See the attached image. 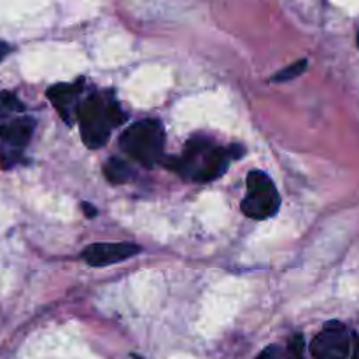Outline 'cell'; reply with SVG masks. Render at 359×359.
I'll return each mask as SVG.
<instances>
[{"instance_id": "obj_1", "label": "cell", "mask_w": 359, "mask_h": 359, "mask_svg": "<svg viewBox=\"0 0 359 359\" xmlns=\"http://www.w3.org/2000/svg\"><path fill=\"white\" fill-rule=\"evenodd\" d=\"M230 160L228 149L214 146L203 137H193L186 144L184 154L181 158H168L165 167L196 182H210L226 172Z\"/></svg>"}, {"instance_id": "obj_14", "label": "cell", "mask_w": 359, "mask_h": 359, "mask_svg": "<svg viewBox=\"0 0 359 359\" xmlns=\"http://www.w3.org/2000/svg\"><path fill=\"white\" fill-rule=\"evenodd\" d=\"M81 209H83L84 216H86V217H95V216H97V209H95V207L91 205V203L83 202V203H81Z\"/></svg>"}, {"instance_id": "obj_8", "label": "cell", "mask_w": 359, "mask_h": 359, "mask_svg": "<svg viewBox=\"0 0 359 359\" xmlns=\"http://www.w3.org/2000/svg\"><path fill=\"white\" fill-rule=\"evenodd\" d=\"M35 130V119L32 118H20L14 121L0 125V140L4 146L16 147V149H23L28 142H30L32 135Z\"/></svg>"}, {"instance_id": "obj_10", "label": "cell", "mask_w": 359, "mask_h": 359, "mask_svg": "<svg viewBox=\"0 0 359 359\" xmlns=\"http://www.w3.org/2000/svg\"><path fill=\"white\" fill-rule=\"evenodd\" d=\"M305 69H307V60H298V62L291 63L286 69L279 70V72L273 76V81H276V83H287V81H293L297 79L298 76H302V74L305 72Z\"/></svg>"}, {"instance_id": "obj_15", "label": "cell", "mask_w": 359, "mask_h": 359, "mask_svg": "<svg viewBox=\"0 0 359 359\" xmlns=\"http://www.w3.org/2000/svg\"><path fill=\"white\" fill-rule=\"evenodd\" d=\"M9 53H11L9 44H7V42H4V41H0V62H2V60L6 58Z\"/></svg>"}, {"instance_id": "obj_11", "label": "cell", "mask_w": 359, "mask_h": 359, "mask_svg": "<svg viewBox=\"0 0 359 359\" xmlns=\"http://www.w3.org/2000/svg\"><path fill=\"white\" fill-rule=\"evenodd\" d=\"M21 160V149H16V147L4 146L0 147V163H2L4 168H9L13 165H16L18 161Z\"/></svg>"}, {"instance_id": "obj_12", "label": "cell", "mask_w": 359, "mask_h": 359, "mask_svg": "<svg viewBox=\"0 0 359 359\" xmlns=\"http://www.w3.org/2000/svg\"><path fill=\"white\" fill-rule=\"evenodd\" d=\"M0 102H2V105L7 109V111H18V112H20V111H23V109H25V105L21 104L20 100H18L16 95L9 93V91H4V93L0 95Z\"/></svg>"}, {"instance_id": "obj_9", "label": "cell", "mask_w": 359, "mask_h": 359, "mask_svg": "<svg viewBox=\"0 0 359 359\" xmlns=\"http://www.w3.org/2000/svg\"><path fill=\"white\" fill-rule=\"evenodd\" d=\"M104 174L107 181H111L112 184H123V182L130 181V177H132V168L121 158L112 156L105 161Z\"/></svg>"}, {"instance_id": "obj_4", "label": "cell", "mask_w": 359, "mask_h": 359, "mask_svg": "<svg viewBox=\"0 0 359 359\" xmlns=\"http://www.w3.org/2000/svg\"><path fill=\"white\" fill-rule=\"evenodd\" d=\"M279 205L280 196L272 179L262 170L249 172L248 195L242 200V212L251 219L263 221L276 216Z\"/></svg>"}, {"instance_id": "obj_6", "label": "cell", "mask_w": 359, "mask_h": 359, "mask_svg": "<svg viewBox=\"0 0 359 359\" xmlns=\"http://www.w3.org/2000/svg\"><path fill=\"white\" fill-rule=\"evenodd\" d=\"M142 251L140 245L132 242H102L91 244L83 251V259L91 266H107L114 263L125 262Z\"/></svg>"}, {"instance_id": "obj_3", "label": "cell", "mask_w": 359, "mask_h": 359, "mask_svg": "<svg viewBox=\"0 0 359 359\" xmlns=\"http://www.w3.org/2000/svg\"><path fill=\"white\" fill-rule=\"evenodd\" d=\"M119 144L123 151H126L133 160L146 167H153L154 163L163 160V126L154 119H142L139 123H133L123 132Z\"/></svg>"}, {"instance_id": "obj_16", "label": "cell", "mask_w": 359, "mask_h": 359, "mask_svg": "<svg viewBox=\"0 0 359 359\" xmlns=\"http://www.w3.org/2000/svg\"><path fill=\"white\" fill-rule=\"evenodd\" d=\"M353 359H359V337L356 339V344H354V351H353Z\"/></svg>"}, {"instance_id": "obj_7", "label": "cell", "mask_w": 359, "mask_h": 359, "mask_svg": "<svg viewBox=\"0 0 359 359\" xmlns=\"http://www.w3.org/2000/svg\"><path fill=\"white\" fill-rule=\"evenodd\" d=\"M83 79H77L72 84H55L48 90V98L55 104L58 109L60 116L65 119L67 123H72L74 112H77V98H79L81 90H83Z\"/></svg>"}, {"instance_id": "obj_13", "label": "cell", "mask_w": 359, "mask_h": 359, "mask_svg": "<svg viewBox=\"0 0 359 359\" xmlns=\"http://www.w3.org/2000/svg\"><path fill=\"white\" fill-rule=\"evenodd\" d=\"M228 154H230L231 160H238V158H242L245 154L244 147L242 146H230L228 147Z\"/></svg>"}, {"instance_id": "obj_2", "label": "cell", "mask_w": 359, "mask_h": 359, "mask_svg": "<svg viewBox=\"0 0 359 359\" xmlns=\"http://www.w3.org/2000/svg\"><path fill=\"white\" fill-rule=\"evenodd\" d=\"M77 118L84 144L90 149H98L105 146L112 128L121 125L126 114L112 98L104 100L100 95H91L77 107Z\"/></svg>"}, {"instance_id": "obj_5", "label": "cell", "mask_w": 359, "mask_h": 359, "mask_svg": "<svg viewBox=\"0 0 359 359\" xmlns=\"http://www.w3.org/2000/svg\"><path fill=\"white\" fill-rule=\"evenodd\" d=\"M349 347L351 340L346 326L333 321L328 323L325 330L312 340L311 353L314 359H346Z\"/></svg>"}]
</instances>
